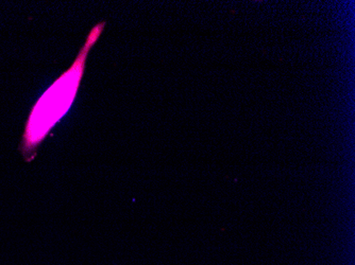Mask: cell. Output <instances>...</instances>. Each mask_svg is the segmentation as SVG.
Listing matches in <instances>:
<instances>
[{
  "label": "cell",
  "instance_id": "1",
  "mask_svg": "<svg viewBox=\"0 0 355 265\" xmlns=\"http://www.w3.org/2000/svg\"><path fill=\"white\" fill-rule=\"evenodd\" d=\"M105 26V23L98 24L92 29L87 43L71 68L67 69L53 86L49 87L32 109L21 145L24 156L27 161H31L35 157V151L40 143L55 127V123L71 109L85 73L87 55L96 42L98 41Z\"/></svg>",
  "mask_w": 355,
  "mask_h": 265
}]
</instances>
